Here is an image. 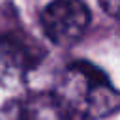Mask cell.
Instances as JSON below:
<instances>
[{
	"instance_id": "obj_1",
	"label": "cell",
	"mask_w": 120,
	"mask_h": 120,
	"mask_svg": "<svg viewBox=\"0 0 120 120\" xmlns=\"http://www.w3.org/2000/svg\"><path fill=\"white\" fill-rule=\"evenodd\" d=\"M51 94L71 118L101 120L120 111V90L105 71L84 60L68 64Z\"/></svg>"
},
{
	"instance_id": "obj_4",
	"label": "cell",
	"mask_w": 120,
	"mask_h": 120,
	"mask_svg": "<svg viewBox=\"0 0 120 120\" xmlns=\"http://www.w3.org/2000/svg\"><path fill=\"white\" fill-rule=\"evenodd\" d=\"M0 120H71V116L52 94H32L6 103Z\"/></svg>"
},
{
	"instance_id": "obj_5",
	"label": "cell",
	"mask_w": 120,
	"mask_h": 120,
	"mask_svg": "<svg viewBox=\"0 0 120 120\" xmlns=\"http://www.w3.org/2000/svg\"><path fill=\"white\" fill-rule=\"evenodd\" d=\"M99 4H101V8L105 9L107 15L120 21V0H99Z\"/></svg>"
},
{
	"instance_id": "obj_2",
	"label": "cell",
	"mask_w": 120,
	"mask_h": 120,
	"mask_svg": "<svg viewBox=\"0 0 120 120\" xmlns=\"http://www.w3.org/2000/svg\"><path fill=\"white\" fill-rule=\"evenodd\" d=\"M90 19V9L82 0H52L39 17L45 36L60 47L77 43L86 34Z\"/></svg>"
},
{
	"instance_id": "obj_3",
	"label": "cell",
	"mask_w": 120,
	"mask_h": 120,
	"mask_svg": "<svg viewBox=\"0 0 120 120\" xmlns=\"http://www.w3.org/2000/svg\"><path fill=\"white\" fill-rule=\"evenodd\" d=\"M36 64L38 52L32 45L13 34H0V86H19Z\"/></svg>"
}]
</instances>
